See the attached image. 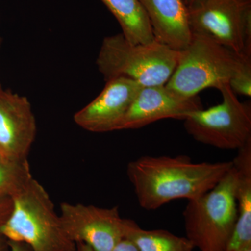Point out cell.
<instances>
[{
	"mask_svg": "<svg viewBox=\"0 0 251 251\" xmlns=\"http://www.w3.org/2000/svg\"><path fill=\"white\" fill-rule=\"evenodd\" d=\"M187 9L193 34L251 56V0H195Z\"/></svg>",
	"mask_w": 251,
	"mask_h": 251,
	"instance_id": "7",
	"label": "cell"
},
{
	"mask_svg": "<svg viewBox=\"0 0 251 251\" xmlns=\"http://www.w3.org/2000/svg\"><path fill=\"white\" fill-rule=\"evenodd\" d=\"M112 251H139L134 244L126 238H123L117 243Z\"/></svg>",
	"mask_w": 251,
	"mask_h": 251,
	"instance_id": "19",
	"label": "cell"
},
{
	"mask_svg": "<svg viewBox=\"0 0 251 251\" xmlns=\"http://www.w3.org/2000/svg\"><path fill=\"white\" fill-rule=\"evenodd\" d=\"M202 108L198 96L186 98L165 85L142 87L117 130L136 129L163 119L184 120L188 114Z\"/></svg>",
	"mask_w": 251,
	"mask_h": 251,
	"instance_id": "9",
	"label": "cell"
},
{
	"mask_svg": "<svg viewBox=\"0 0 251 251\" xmlns=\"http://www.w3.org/2000/svg\"><path fill=\"white\" fill-rule=\"evenodd\" d=\"M11 215L0 228V235L24 243L31 251H75L59 214L44 186L32 178L12 198Z\"/></svg>",
	"mask_w": 251,
	"mask_h": 251,
	"instance_id": "2",
	"label": "cell"
},
{
	"mask_svg": "<svg viewBox=\"0 0 251 251\" xmlns=\"http://www.w3.org/2000/svg\"><path fill=\"white\" fill-rule=\"evenodd\" d=\"M237 181L232 165L214 187L188 201L183 213L186 237L201 251H226L237 219Z\"/></svg>",
	"mask_w": 251,
	"mask_h": 251,
	"instance_id": "4",
	"label": "cell"
},
{
	"mask_svg": "<svg viewBox=\"0 0 251 251\" xmlns=\"http://www.w3.org/2000/svg\"><path fill=\"white\" fill-rule=\"evenodd\" d=\"M36 135V119L28 99L3 90L0 92V156L27 161Z\"/></svg>",
	"mask_w": 251,
	"mask_h": 251,
	"instance_id": "10",
	"label": "cell"
},
{
	"mask_svg": "<svg viewBox=\"0 0 251 251\" xmlns=\"http://www.w3.org/2000/svg\"><path fill=\"white\" fill-rule=\"evenodd\" d=\"M9 251H31L30 248L24 243L11 242L7 241Z\"/></svg>",
	"mask_w": 251,
	"mask_h": 251,
	"instance_id": "20",
	"label": "cell"
},
{
	"mask_svg": "<svg viewBox=\"0 0 251 251\" xmlns=\"http://www.w3.org/2000/svg\"><path fill=\"white\" fill-rule=\"evenodd\" d=\"M242 57L209 37L193 34L189 45L179 52L176 67L165 85L186 98L211 87L220 91L229 85Z\"/></svg>",
	"mask_w": 251,
	"mask_h": 251,
	"instance_id": "5",
	"label": "cell"
},
{
	"mask_svg": "<svg viewBox=\"0 0 251 251\" xmlns=\"http://www.w3.org/2000/svg\"></svg>",
	"mask_w": 251,
	"mask_h": 251,
	"instance_id": "27",
	"label": "cell"
},
{
	"mask_svg": "<svg viewBox=\"0 0 251 251\" xmlns=\"http://www.w3.org/2000/svg\"><path fill=\"white\" fill-rule=\"evenodd\" d=\"M142 86L125 77L107 81L103 91L74 115L76 125L94 133L117 130Z\"/></svg>",
	"mask_w": 251,
	"mask_h": 251,
	"instance_id": "11",
	"label": "cell"
},
{
	"mask_svg": "<svg viewBox=\"0 0 251 251\" xmlns=\"http://www.w3.org/2000/svg\"><path fill=\"white\" fill-rule=\"evenodd\" d=\"M239 251H251V247L247 248V249H243V250Z\"/></svg>",
	"mask_w": 251,
	"mask_h": 251,
	"instance_id": "23",
	"label": "cell"
},
{
	"mask_svg": "<svg viewBox=\"0 0 251 251\" xmlns=\"http://www.w3.org/2000/svg\"><path fill=\"white\" fill-rule=\"evenodd\" d=\"M94 251L88 245L84 243H76V251Z\"/></svg>",
	"mask_w": 251,
	"mask_h": 251,
	"instance_id": "21",
	"label": "cell"
},
{
	"mask_svg": "<svg viewBox=\"0 0 251 251\" xmlns=\"http://www.w3.org/2000/svg\"><path fill=\"white\" fill-rule=\"evenodd\" d=\"M238 150L232 163L237 173V219L226 251L251 247V139Z\"/></svg>",
	"mask_w": 251,
	"mask_h": 251,
	"instance_id": "13",
	"label": "cell"
},
{
	"mask_svg": "<svg viewBox=\"0 0 251 251\" xmlns=\"http://www.w3.org/2000/svg\"><path fill=\"white\" fill-rule=\"evenodd\" d=\"M125 238L129 239L139 251H192V243L164 229H142L132 220H126Z\"/></svg>",
	"mask_w": 251,
	"mask_h": 251,
	"instance_id": "15",
	"label": "cell"
},
{
	"mask_svg": "<svg viewBox=\"0 0 251 251\" xmlns=\"http://www.w3.org/2000/svg\"><path fill=\"white\" fill-rule=\"evenodd\" d=\"M32 178L28 161H12L0 156L1 196L14 197Z\"/></svg>",
	"mask_w": 251,
	"mask_h": 251,
	"instance_id": "16",
	"label": "cell"
},
{
	"mask_svg": "<svg viewBox=\"0 0 251 251\" xmlns=\"http://www.w3.org/2000/svg\"><path fill=\"white\" fill-rule=\"evenodd\" d=\"M229 86L235 94L251 97V56H242L240 62L229 81Z\"/></svg>",
	"mask_w": 251,
	"mask_h": 251,
	"instance_id": "17",
	"label": "cell"
},
{
	"mask_svg": "<svg viewBox=\"0 0 251 251\" xmlns=\"http://www.w3.org/2000/svg\"><path fill=\"white\" fill-rule=\"evenodd\" d=\"M232 165V161L194 163L187 156H143L130 161L126 173L140 206L155 210L174 200L200 197Z\"/></svg>",
	"mask_w": 251,
	"mask_h": 251,
	"instance_id": "1",
	"label": "cell"
},
{
	"mask_svg": "<svg viewBox=\"0 0 251 251\" xmlns=\"http://www.w3.org/2000/svg\"><path fill=\"white\" fill-rule=\"evenodd\" d=\"M63 228L73 242L87 244L94 251H112L125 238L126 220L118 207L101 208L63 202L59 214Z\"/></svg>",
	"mask_w": 251,
	"mask_h": 251,
	"instance_id": "8",
	"label": "cell"
},
{
	"mask_svg": "<svg viewBox=\"0 0 251 251\" xmlns=\"http://www.w3.org/2000/svg\"><path fill=\"white\" fill-rule=\"evenodd\" d=\"M0 46H1V38H0Z\"/></svg>",
	"mask_w": 251,
	"mask_h": 251,
	"instance_id": "25",
	"label": "cell"
},
{
	"mask_svg": "<svg viewBox=\"0 0 251 251\" xmlns=\"http://www.w3.org/2000/svg\"><path fill=\"white\" fill-rule=\"evenodd\" d=\"M179 57V52L156 41L134 44L119 34L103 39L97 65L106 81L125 77L142 87L164 85Z\"/></svg>",
	"mask_w": 251,
	"mask_h": 251,
	"instance_id": "3",
	"label": "cell"
},
{
	"mask_svg": "<svg viewBox=\"0 0 251 251\" xmlns=\"http://www.w3.org/2000/svg\"><path fill=\"white\" fill-rule=\"evenodd\" d=\"M12 209V198L0 195V228L9 219Z\"/></svg>",
	"mask_w": 251,
	"mask_h": 251,
	"instance_id": "18",
	"label": "cell"
},
{
	"mask_svg": "<svg viewBox=\"0 0 251 251\" xmlns=\"http://www.w3.org/2000/svg\"><path fill=\"white\" fill-rule=\"evenodd\" d=\"M116 18L122 34L132 44L155 41L148 15L140 0H101Z\"/></svg>",
	"mask_w": 251,
	"mask_h": 251,
	"instance_id": "14",
	"label": "cell"
},
{
	"mask_svg": "<svg viewBox=\"0 0 251 251\" xmlns=\"http://www.w3.org/2000/svg\"><path fill=\"white\" fill-rule=\"evenodd\" d=\"M3 89L2 87H1V83H0V92H2Z\"/></svg>",
	"mask_w": 251,
	"mask_h": 251,
	"instance_id": "24",
	"label": "cell"
},
{
	"mask_svg": "<svg viewBox=\"0 0 251 251\" xmlns=\"http://www.w3.org/2000/svg\"><path fill=\"white\" fill-rule=\"evenodd\" d=\"M148 15L154 40L181 52L191 42L187 6L183 0H140Z\"/></svg>",
	"mask_w": 251,
	"mask_h": 251,
	"instance_id": "12",
	"label": "cell"
},
{
	"mask_svg": "<svg viewBox=\"0 0 251 251\" xmlns=\"http://www.w3.org/2000/svg\"><path fill=\"white\" fill-rule=\"evenodd\" d=\"M0 251H3L2 250H1V247H0Z\"/></svg>",
	"mask_w": 251,
	"mask_h": 251,
	"instance_id": "26",
	"label": "cell"
},
{
	"mask_svg": "<svg viewBox=\"0 0 251 251\" xmlns=\"http://www.w3.org/2000/svg\"><path fill=\"white\" fill-rule=\"evenodd\" d=\"M220 92L222 103L188 114L184 128L199 143L223 150H239L251 139V103L241 102L229 85Z\"/></svg>",
	"mask_w": 251,
	"mask_h": 251,
	"instance_id": "6",
	"label": "cell"
},
{
	"mask_svg": "<svg viewBox=\"0 0 251 251\" xmlns=\"http://www.w3.org/2000/svg\"><path fill=\"white\" fill-rule=\"evenodd\" d=\"M194 1L195 0H183V1H184V4H186V6H188L189 5L192 4Z\"/></svg>",
	"mask_w": 251,
	"mask_h": 251,
	"instance_id": "22",
	"label": "cell"
}]
</instances>
